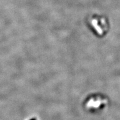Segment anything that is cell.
Returning <instances> with one entry per match:
<instances>
[{"label":"cell","mask_w":120,"mask_h":120,"mask_svg":"<svg viewBox=\"0 0 120 120\" xmlns=\"http://www.w3.org/2000/svg\"></svg>","instance_id":"6da1fadb"}]
</instances>
